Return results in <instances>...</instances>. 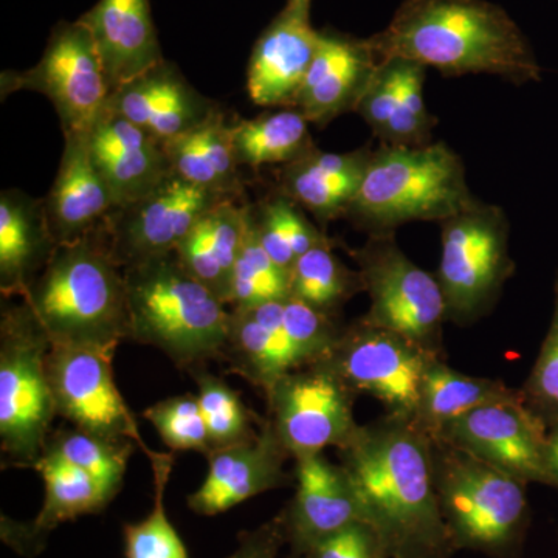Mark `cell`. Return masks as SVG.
Wrapping results in <instances>:
<instances>
[{
  "label": "cell",
  "instance_id": "obj_1",
  "mask_svg": "<svg viewBox=\"0 0 558 558\" xmlns=\"http://www.w3.org/2000/svg\"><path fill=\"white\" fill-rule=\"evenodd\" d=\"M433 440L414 418L385 413L360 425L339 449L363 515L389 558H451L457 554L436 495Z\"/></svg>",
  "mask_w": 558,
  "mask_h": 558
},
{
  "label": "cell",
  "instance_id": "obj_2",
  "mask_svg": "<svg viewBox=\"0 0 558 558\" xmlns=\"http://www.w3.org/2000/svg\"><path fill=\"white\" fill-rule=\"evenodd\" d=\"M368 40L379 61L402 58L449 76L488 73L519 86L542 80L526 36L487 0H403Z\"/></svg>",
  "mask_w": 558,
  "mask_h": 558
},
{
  "label": "cell",
  "instance_id": "obj_3",
  "mask_svg": "<svg viewBox=\"0 0 558 558\" xmlns=\"http://www.w3.org/2000/svg\"><path fill=\"white\" fill-rule=\"evenodd\" d=\"M54 347L116 352L128 340L124 271L110 255L105 231L60 244L21 296Z\"/></svg>",
  "mask_w": 558,
  "mask_h": 558
},
{
  "label": "cell",
  "instance_id": "obj_4",
  "mask_svg": "<svg viewBox=\"0 0 558 558\" xmlns=\"http://www.w3.org/2000/svg\"><path fill=\"white\" fill-rule=\"evenodd\" d=\"M128 340L163 352L180 369L222 360L229 336L227 304L193 277L178 253L124 267Z\"/></svg>",
  "mask_w": 558,
  "mask_h": 558
},
{
  "label": "cell",
  "instance_id": "obj_5",
  "mask_svg": "<svg viewBox=\"0 0 558 558\" xmlns=\"http://www.w3.org/2000/svg\"><path fill=\"white\" fill-rule=\"evenodd\" d=\"M461 157L446 143L373 149L347 218L374 233H392L416 220L442 222L472 204Z\"/></svg>",
  "mask_w": 558,
  "mask_h": 558
},
{
  "label": "cell",
  "instance_id": "obj_6",
  "mask_svg": "<svg viewBox=\"0 0 558 558\" xmlns=\"http://www.w3.org/2000/svg\"><path fill=\"white\" fill-rule=\"evenodd\" d=\"M432 440L436 495L454 550L519 558L531 526L527 484L468 451Z\"/></svg>",
  "mask_w": 558,
  "mask_h": 558
},
{
  "label": "cell",
  "instance_id": "obj_7",
  "mask_svg": "<svg viewBox=\"0 0 558 558\" xmlns=\"http://www.w3.org/2000/svg\"><path fill=\"white\" fill-rule=\"evenodd\" d=\"M50 340L28 304L3 299L0 318V447L3 468L35 469L58 416L46 359Z\"/></svg>",
  "mask_w": 558,
  "mask_h": 558
},
{
  "label": "cell",
  "instance_id": "obj_8",
  "mask_svg": "<svg viewBox=\"0 0 558 558\" xmlns=\"http://www.w3.org/2000/svg\"><path fill=\"white\" fill-rule=\"evenodd\" d=\"M339 319L288 296L258 306L230 307L222 362L264 392L292 371L328 357L341 330Z\"/></svg>",
  "mask_w": 558,
  "mask_h": 558
},
{
  "label": "cell",
  "instance_id": "obj_9",
  "mask_svg": "<svg viewBox=\"0 0 558 558\" xmlns=\"http://www.w3.org/2000/svg\"><path fill=\"white\" fill-rule=\"evenodd\" d=\"M439 226L442 250L436 278L446 299L447 322L472 325L490 314L515 274L508 216L497 205L475 199Z\"/></svg>",
  "mask_w": 558,
  "mask_h": 558
},
{
  "label": "cell",
  "instance_id": "obj_10",
  "mask_svg": "<svg viewBox=\"0 0 558 558\" xmlns=\"http://www.w3.org/2000/svg\"><path fill=\"white\" fill-rule=\"evenodd\" d=\"M348 252L357 263L371 299L368 312L360 318L446 359L447 306L436 275L421 269L402 252L395 231L368 234L362 247Z\"/></svg>",
  "mask_w": 558,
  "mask_h": 558
},
{
  "label": "cell",
  "instance_id": "obj_11",
  "mask_svg": "<svg viewBox=\"0 0 558 558\" xmlns=\"http://www.w3.org/2000/svg\"><path fill=\"white\" fill-rule=\"evenodd\" d=\"M2 97L17 90L46 95L60 117L64 137L87 135L106 108L110 86L86 25L60 22L43 58L24 72H3Z\"/></svg>",
  "mask_w": 558,
  "mask_h": 558
},
{
  "label": "cell",
  "instance_id": "obj_12",
  "mask_svg": "<svg viewBox=\"0 0 558 558\" xmlns=\"http://www.w3.org/2000/svg\"><path fill=\"white\" fill-rule=\"evenodd\" d=\"M357 392L326 365L314 363L279 377L266 391L267 418L290 459L347 446L360 424L354 417Z\"/></svg>",
  "mask_w": 558,
  "mask_h": 558
},
{
  "label": "cell",
  "instance_id": "obj_13",
  "mask_svg": "<svg viewBox=\"0 0 558 558\" xmlns=\"http://www.w3.org/2000/svg\"><path fill=\"white\" fill-rule=\"evenodd\" d=\"M436 357L405 337L359 318L344 326L322 362L357 395L366 392L384 403L388 414L414 418L422 377Z\"/></svg>",
  "mask_w": 558,
  "mask_h": 558
},
{
  "label": "cell",
  "instance_id": "obj_14",
  "mask_svg": "<svg viewBox=\"0 0 558 558\" xmlns=\"http://www.w3.org/2000/svg\"><path fill=\"white\" fill-rule=\"evenodd\" d=\"M113 355L105 349L50 344L46 366L54 409L73 427L135 444L149 458L154 450L140 435L137 418L113 379Z\"/></svg>",
  "mask_w": 558,
  "mask_h": 558
},
{
  "label": "cell",
  "instance_id": "obj_15",
  "mask_svg": "<svg viewBox=\"0 0 558 558\" xmlns=\"http://www.w3.org/2000/svg\"><path fill=\"white\" fill-rule=\"evenodd\" d=\"M229 199L171 171L142 199L112 209L102 223L110 255L124 269L174 252L205 213Z\"/></svg>",
  "mask_w": 558,
  "mask_h": 558
},
{
  "label": "cell",
  "instance_id": "obj_16",
  "mask_svg": "<svg viewBox=\"0 0 558 558\" xmlns=\"http://www.w3.org/2000/svg\"><path fill=\"white\" fill-rule=\"evenodd\" d=\"M432 438L444 440L526 484L556 487L546 462L548 427L524 399L488 403L451 418Z\"/></svg>",
  "mask_w": 558,
  "mask_h": 558
},
{
  "label": "cell",
  "instance_id": "obj_17",
  "mask_svg": "<svg viewBox=\"0 0 558 558\" xmlns=\"http://www.w3.org/2000/svg\"><path fill=\"white\" fill-rule=\"evenodd\" d=\"M311 10L312 0H288L256 40L247 70L248 95L255 105L295 108L319 46Z\"/></svg>",
  "mask_w": 558,
  "mask_h": 558
},
{
  "label": "cell",
  "instance_id": "obj_18",
  "mask_svg": "<svg viewBox=\"0 0 558 558\" xmlns=\"http://www.w3.org/2000/svg\"><path fill=\"white\" fill-rule=\"evenodd\" d=\"M207 459V478L189 497V508L197 515H219L292 481L284 469L289 451L267 417L260 418L252 439L213 450Z\"/></svg>",
  "mask_w": 558,
  "mask_h": 558
},
{
  "label": "cell",
  "instance_id": "obj_19",
  "mask_svg": "<svg viewBox=\"0 0 558 558\" xmlns=\"http://www.w3.org/2000/svg\"><path fill=\"white\" fill-rule=\"evenodd\" d=\"M295 497L281 510L292 556L301 558L319 539L355 521H365L362 502L348 470L325 454L296 459Z\"/></svg>",
  "mask_w": 558,
  "mask_h": 558
},
{
  "label": "cell",
  "instance_id": "obj_20",
  "mask_svg": "<svg viewBox=\"0 0 558 558\" xmlns=\"http://www.w3.org/2000/svg\"><path fill=\"white\" fill-rule=\"evenodd\" d=\"M369 40L330 31L319 32L317 54L296 98L295 108L315 126H326L355 112L379 68Z\"/></svg>",
  "mask_w": 558,
  "mask_h": 558
},
{
  "label": "cell",
  "instance_id": "obj_21",
  "mask_svg": "<svg viewBox=\"0 0 558 558\" xmlns=\"http://www.w3.org/2000/svg\"><path fill=\"white\" fill-rule=\"evenodd\" d=\"M87 146L116 208L142 199L172 171L163 143L108 108L87 134Z\"/></svg>",
  "mask_w": 558,
  "mask_h": 558
},
{
  "label": "cell",
  "instance_id": "obj_22",
  "mask_svg": "<svg viewBox=\"0 0 558 558\" xmlns=\"http://www.w3.org/2000/svg\"><path fill=\"white\" fill-rule=\"evenodd\" d=\"M106 108L165 143L207 120L218 105L194 89L182 72L165 60L113 90Z\"/></svg>",
  "mask_w": 558,
  "mask_h": 558
},
{
  "label": "cell",
  "instance_id": "obj_23",
  "mask_svg": "<svg viewBox=\"0 0 558 558\" xmlns=\"http://www.w3.org/2000/svg\"><path fill=\"white\" fill-rule=\"evenodd\" d=\"M425 65L389 58L379 62L355 112L381 145H429L436 119L424 100Z\"/></svg>",
  "mask_w": 558,
  "mask_h": 558
},
{
  "label": "cell",
  "instance_id": "obj_24",
  "mask_svg": "<svg viewBox=\"0 0 558 558\" xmlns=\"http://www.w3.org/2000/svg\"><path fill=\"white\" fill-rule=\"evenodd\" d=\"M78 21L90 32L110 94L165 61L149 0H100Z\"/></svg>",
  "mask_w": 558,
  "mask_h": 558
},
{
  "label": "cell",
  "instance_id": "obj_25",
  "mask_svg": "<svg viewBox=\"0 0 558 558\" xmlns=\"http://www.w3.org/2000/svg\"><path fill=\"white\" fill-rule=\"evenodd\" d=\"M64 138L57 178L43 199L47 223L58 245L95 233L116 208L109 186L92 161L87 135Z\"/></svg>",
  "mask_w": 558,
  "mask_h": 558
},
{
  "label": "cell",
  "instance_id": "obj_26",
  "mask_svg": "<svg viewBox=\"0 0 558 558\" xmlns=\"http://www.w3.org/2000/svg\"><path fill=\"white\" fill-rule=\"evenodd\" d=\"M371 154L373 149L368 146L343 154L314 148L281 167L278 190L307 209L326 231L333 220L347 218L365 178Z\"/></svg>",
  "mask_w": 558,
  "mask_h": 558
},
{
  "label": "cell",
  "instance_id": "obj_27",
  "mask_svg": "<svg viewBox=\"0 0 558 558\" xmlns=\"http://www.w3.org/2000/svg\"><path fill=\"white\" fill-rule=\"evenodd\" d=\"M46 487L43 509L32 523L2 521V538L25 556H35L44 548L51 531L68 521L101 512L113 497L94 478L80 470L43 454L35 465Z\"/></svg>",
  "mask_w": 558,
  "mask_h": 558
},
{
  "label": "cell",
  "instance_id": "obj_28",
  "mask_svg": "<svg viewBox=\"0 0 558 558\" xmlns=\"http://www.w3.org/2000/svg\"><path fill=\"white\" fill-rule=\"evenodd\" d=\"M57 242L51 236L43 199L21 190L0 193V292L21 299L47 266Z\"/></svg>",
  "mask_w": 558,
  "mask_h": 558
},
{
  "label": "cell",
  "instance_id": "obj_29",
  "mask_svg": "<svg viewBox=\"0 0 558 558\" xmlns=\"http://www.w3.org/2000/svg\"><path fill=\"white\" fill-rule=\"evenodd\" d=\"M223 201L205 213L175 248L193 277L229 306L234 266L247 230L248 204Z\"/></svg>",
  "mask_w": 558,
  "mask_h": 558
},
{
  "label": "cell",
  "instance_id": "obj_30",
  "mask_svg": "<svg viewBox=\"0 0 558 558\" xmlns=\"http://www.w3.org/2000/svg\"><path fill=\"white\" fill-rule=\"evenodd\" d=\"M231 131L233 121L218 108L193 130L165 142L172 171L202 189L241 199L244 183Z\"/></svg>",
  "mask_w": 558,
  "mask_h": 558
},
{
  "label": "cell",
  "instance_id": "obj_31",
  "mask_svg": "<svg viewBox=\"0 0 558 558\" xmlns=\"http://www.w3.org/2000/svg\"><path fill=\"white\" fill-rule=\"evenodd\" d=\"M520 399V388H510L501 380L468 376L450 368L446 359L436 357L422 377L414 422L433 436L451 418L478 407Z\"/></svg>",
  "mask_w": 558,
  "mask_h": 558
},
{
  "label": "cell",
  "instance_id": "obj_32",
  "mask_svg": "<svg viewBox=\"0 0 558 558\" xmlns=\"http://www.w3.org/2000/svg\"><path fill=\"white\" fill-rule=\"evenodd\" d=\"M310 120L296 108H281L256 119L233 121V148L240 167L258 170L266 165H284L317 148L311 137Z\"/></svg>",
  "mask_w": 558,
  "mask_h": 558
},
{
  "label": "cell",
  "instance_id": "obj_33",
  "mask_svg": "<svg viewBox=\"0 0 558 558\" xmlns=\"http://www.w3.org/2000/svg\"><path fill=\"white\" fill-rule=\"evenodd\" d=\"M250 215L260 244L271 259L289 274L304 253L318 245L337 244L322 227L307 219L303 207L281 190L250 204Z\"/></svg>",
  "mask_w": 558,
  "mask_h": 558
},
{
  "label": "cell",
  "instance_id": "obj_34",
  "mask_svg": "<svg viewBox=\"0 0 558 558\" xmlns=\"http://www.w3.org/2000/svg\"><path fill=\"white\" fill-rule=\"evenodd\" d=\"M337 245L310 250L296 259L289 274L292 299L333 317L349 300L365 292L359 269H351L336 255Z\"/></svg>",
  "mask_w": 558,
  "mask_h": 558
},
{
  "label": "cell",
  "instance_id": "obj_35",
  "mask_svg": "<svg viewBox=\"0 0 558 558\" xmlns=\"http://www.w3.org/2000/svg\"><path fill=\"white\" fill-rule=\"evenodd\" d=\"M135 449H138L135 444L102 438L72 427L51 433L43 454L86 473L116 498Z\"/></svg>",
  "mask_w": 558,
  "mask_h": 558
},
{
  "label": "cell",
  "instance_id": "obj_36",
  "mask_svg": "<svg viewBox=\"0 0 558 558\" xmlns=\"http://www.w3.org/2000/svg\"><path fill=\"white\" fill-rule=\"evenodd\" d=\"M154 476V505L146 519L123 529L126 558H190L182 538L167 515L165 494L174 454L153 451L148 458Z\"/></svg>",
  "mask_w": 558,
  "mask_h": 558
},
{
  "label": "cell",
  "instance_id": "obj_37",
  "mask_svg": "<svg viewBox=\"0 0 558 558\" xmlns=\"http://www.w3.org/2000/svg\"><path fill=\"white\" fill-rule=\"evenodd\" d=\"M191 377L197 384L196 396L213 450L244 442L258 433L259 425L255 428L253 422H258L260 417L244 405L240 392L234 391L226 380L205 368L191 371Z\"/></svg>",
  "mask_w": 558,
  "mask_h": 558
},
{
  "label": "cell",
  "instance_id": "obj_38",
  "mask_svg": "<svg viewBox=\"0 0 558 558\" xmlns=\"http://www.w3.org/2000/svg\"><path fill=\"white\" fill-rule=\"evenodd\" d=\"M290 296V275L279 267L260 244L250 215L236 266L229 307L258 306Z\"/></svg>",
  "mask_w": 558,
  "mask_h": 558
},
{
  "label": "cell",
  "instance_id": "obj_39",
  "mask_svg": "<svg viewBox=\"0 0 558 558\" xmlns=\"http://www.w3.org/2000/svg\"><path fill=\"white\" fill-rule=\"evenodd\" d=\"M159 433L165 446L174 451H197L208 457L211 439L199 400L194 395L174 396L148 407L142 414Z\"/></svg>",
  "mask_w": 558,
  "mask_h": 558
},
{
  "label": "cell",
  "instance_id": "obj_40",
  "mask_svg": "<svg viewBox=\"0 0 558 558\" xmlns=\"http://www.w3.org/2000/svg\"><path fill=\"white\" fill-rule=\"evenodd\" d=\"M521 389L524 403L548 427L558 421V274L554 282V314L539 354Z\"/></svg>",
  "mask_w": 558,
  "mask_h": 558
},
{
  "label": "cell",
  "instance_id": "obj_41",
  "mask_svg": "<svg viewBox=\"0 0 558 558\" xmlns=\"http://www.w3.org/2000/svg\"><path fill=\"white\" fill-rule=\"evenodd\" d=\"M301 558H389L376 529L355 521L336 534L319 539Z\"/></svg>",
  "mask_w": 558,
  "mask_h": 558
},
{
  "label": "cell",
  "instance_id": "obj_42",
  "mask_svg": "<svg viewBox=\"0 0 558 558\" xmlns=\"http://www.w3.org/2000/svg\"><path fill=\"white\" fill-rule=\"evenodd\" d=\"M286 539L284 520L281 512L253 531L242 532L238 546L227 558H278Z\"/></svg>",
  "mask_w": 558,
  "mask_h": 558
},
{
  "label": "cell",
  "instance_id": "obj_43",
  "mask_svg": "<svg viewBox=\"0 0 558 558\" xmlns=\"http://www.w3.org/2000/svg\"><path fill=\"white\" fill-rule=\"evenodd\" d=\"M546 462L554 483L558 488V421L548 429V438H546Z\"/></svg>",
  "mask_w": 558,
  "mask_h": 558
}]
</instances>
